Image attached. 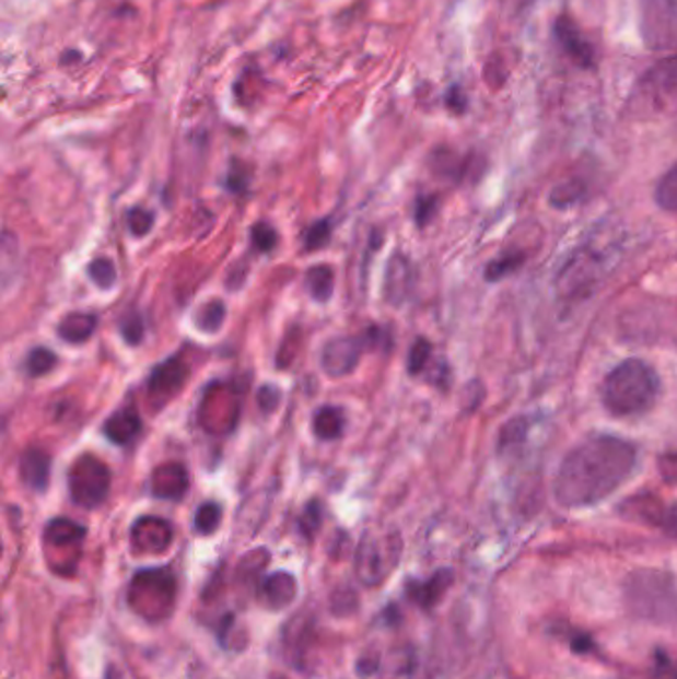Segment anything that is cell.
<instances>
[{
    "label": "cell",
    "instance_id": "6da1fadb",
    "mask_svg": "<svg viewBox=\"0 0 677 679\" xmlns=\"http://www.w3.org/2000/svg\"><path fill=\"white\" fill-rule=\"evenodd\" d=\"M638 469V449L616 435H592L576 445L555 477V499L567 508H586L616 493Z\"/></svg>",
    "mask_w": 677,
    "mask_h": 679
},
{
    "label": "cell",
    "instance_id": "7a4b0ae2",
    "mask_svg": "<svg viewBox=\"0 0 677 679\" xmlns=\"http://www.w3.org/2000/svg\"><path fill=\"white\" fill-rule=\"evenodd\" d=\"M660 377L644 360L630 358L614 367L603 384L604 408L616 418H638L656 406Z\"/></svg>",
    "mask_w": 677,
    "mask_h": 679
},
{
    "label": "cell",
    "instance_id": "3957f363",
    "mask_svg": "<svg viewBox=\"0 0 677 679\" xmlns=\"http://www.w3.org/2000/svg\"><path fill=\"white\" fill-rule=\"evenodd\" d=\"M612 250L586 243L562 262L557 274V294L564 301H581L598 289L604 277L612 269Z\"/></svg>",
    "mask_w": 677,
    "mask_h": 679
},
{
    "label": "cell",
    "instance_id": "277c9868",
    "mask_svg": "<svg viewBox=\"0 0 677 679\" xmlns=\"http://www.w3.org/2000/svg\"><path fill=\"white\" fill-rule=\"evenodd\" d=\"M175 576L167 569L138 572L129 586V606L145 620H165L175 604Z\"/></svg>",
    "mask_w": 677,
    "mask_h": 679
},
{
    "label": "cell",
    "instance_id": "5b68a950",
    "mask_svg": "<svg viewBox=\"0 0 677 679\" xmlns=\"http://www.w3.org/2000/svg\"><path fill=\"white\" fill-rule=\"evenodd\" d=\"M399 535L394 530L370 528L355 550V576L364 586H377L386 581L399 561Z\"/></svg>",
    "mask_w": 677,
    "mask_h": 679
},
{
    "label": "cell",
    "instance_id": "8992f818",
    "mask_svg": "<svg viewBox=\"0 0 677 679\" xmlns=\"http://www.w3.org/2000/svg\"><path fill=\"white\" fill-rule=\"evenodd\" d=\"M109 483L108 467L94 455L78 457L68 471V489L80 507H100L108 496Z\"/></svg>",
    "mask_w": 677,
    "mask_h": 679
},
{
    "label": "cell",
    "instance_id": "52a82bcc",
    "mask_svg": "<svg viewBox=\"0 0 677 679\" xmlns=\"http://www.w3.org/2000/svg\"><path fill=\"white\" fill-rule=\"evenodd\" d=\"M640 34L650 50H677V0H640Z\"/></svg>",
    "mask_w": 677,
    "mask_h": 679
},
{
    "label": "cell",
    "instance_id": "ba28073f",
    "mask_svg": "<svg viewBox=\"0 0 677 679\" xmlns=\"http://www.w3.org/2000/svg\"><path fill=\"white\" fill-rule=\"evenodd\" d=\"M364 344L360 338H332L330 342H326L320 354V366L324 374L330 377L348 376L354 372L360 356H362Z\"/></svg>",
    "mask_w": 677,
    "mask_h": 679
},
{
    "label": "cell",
    "instance_id": "9c48e42d",
    "mask_svg": "<svg viewBox=\"0 0 677 679\" xmlns=\"http://www.w3.org/2000/svg\"><path fill=\"white\" fill-rule=\"evenodd\" d=\"M172 540V527L163 518L143 517L131 528V545L140 552H163Z\"/></svg>",
    "mask_w": 677,
    "mask_h": 679
},
{
    "label": "cell",
    "instance_id": "30bf717a",
    "mask_svg": "<svg viewBox=\"0 0 677 679\" xmlns=\"http://www.w3.org/2000/svg\"><path fill=\"white\" fill-rule=\"evenodd\" d=\"M299 584L289 572H275L258 586V600L270 610H282L296 598Z\"/></svg>",
    "mask_w": 677,
    "mask_h": 679
},
{
    "label": "cell",
    "instance_id": "8fae6325",
    "mask_svg": "<svg viewBox=\"0 0 677 679\" xmlns=\"http://www.w3.org/2000/svg\"><path fill=\"white\" fill-rule=\"evenodd\" d=\"M19 471L24 485L31 487L33 491H44L50 481L52 457L40 447H31L22 453Z\"/></svg>",
    "mask_w": 677,
    "mask_h": 679
},
{
    "label": "cell",
    "instance_id": "7c38bea8",
    "mask_svg": "<svg viewBox=\"0 0 677 679\" xmlns=\"http://www.w3.org/2000/svg\"><path fill=\"white\" fill-rule=\"evenodd\" d=\"M187 487H189V477H187L184 465H162L151 475V493L160 499H167V501L182 499Z\"/></svg>",
    "mask_w": 677,
    "mask_h": 679
},
{
    "label": "cell",
    "instance_id": "4fadbf2b",
    "mask_svg": "<svg viewBox=\"0 0 677 679\" xmlns=\"http://www.w3.org/2000/svg\"><path fill=\"white\" fill-rule=\"evenodd\" d=\"M555 34L559 38L560 46L564 48V52L574 58L579 65L591 66L594 60V50L591 44L586 43V38L582 36L579 26L570 21L569 16H560L555 24Z\"/></svg>",
    "mask_w": 677,
    "mask_h": 679
},
{
    "label": "cell",
    "instance_id": "5bb4252c",
    "mask_svg": "<svg viewBox=\"0 0 677 679\" xmlns=\"http://www.w3.org/2000/svg\"><path fill=\"white\" fill-rule=\"evenodd\" d=\"M141 432V418L133 408H124L109 415L104 423V435L116 445H128Z\"/></svg>",
    "mask_w": 677,
    "mask_h": 679
},
{
    "label": "cell",
    "instance_id": "9a60e30c",
    "mask_svg": "<svg viewBox=\"0 0 677 679\" xmlns=\"http://www.w3.org/2000/svg\"><path fill=\"white\" fill-rule=\"evenodd\" d=\"M185 376H187V367L184 362L179 358H170L153 370L148 388L151 394H160V396L172 394L184 384Z\"/></svg>",
    "mask_w": 677,
    "mask_h": 679
},
{
    "label": "cell",
    "instance_id": "2e32d148",
    "mask_svg": "<svg viewBox=\"0 0 677 679\" xmlns=\"http://www.w3.org/2000/svg\"><path fill=\"white\" fill-rule=\"evenodd\" d=\"M97 318L90 313H70L58 324V336L68 344H82L96 332Z\"/></svg>",
    "mask_w": 677,
    "mask_h": 679
},
{
    "label": "cell",
    "instance_id": "e0dca14e",
    "mask_svg": "<svg viewBox=\"0 0 677 679\" xmlns=\"http://www.w3.org/2000/svg\"><path fill=\"white\" fill-rule=\"evenodd\" d=\"M346 430V415L345 411L336 406H324L320 410L314 413V420H312V432L323 440V442H334L338 437H342V433Z\"/></svg>",
    "mask_w": 677,
    "mask_h": 679
},
{
    "label": "cell",
    "instance_id": "ac0fdd59",
    "mask_svg": "<svg viewBox=\"0 0 677 679\" xmlns=\"http://www.w3.org/2000/svg\"><path fill=\"white\" fill-rule=\"evenodd\" d=\"M86 535V528L80 527L70 518H52L46 530H44V539L50 547H74L80 545Z\"/></svg>",
    "mask_w": 677,
    "mask_h": 679
},
{
    "label": "cell",
    "instance_id": "d6986e66",
    "mask_svg": "<svg viewBox=\"0 0 677 679\" xmlns=\"http://www.w3.org/2000/svg\"><path fill=\"white\" fill-rule=\"evenodd\" d=\"M409 282H411V269H409L408 260L404 257H394L387 265L386 272V298L394 304L404 301V296L408 294Z\"/></svg>",
    "mask_w": 677,
    "mask_h": 679
},
{
    "label": "cell",
    "instance_id": "ffe728a7",
    "mask_svg": "<svg viewBox=\"0 0 677 679\" xmlns=\"http://www.w3.org/2000/svg\"><path fill=\"white\" fill-rule=\"evenodd\" d=\"M304 286L316 302L330 301L334 292V272L326 265L312 267L304 277Z\"/></svg>",
    "mask_w": 677,
    "mask_h": 679
},
{
    "label": "cell",
    "instance_id": "44dd1931",
    "mask_svg": "<svg viewBox=\"0 0 677 679\" xmlns=\"http://www.w3.org/2000/svg\"><path fill=\"white\" fill-rule=\"evenodd\" d=\"M645 84L652 87L654 92H674L677 90V56L676 58H667L664 62L654 66L645 75Z\"/></svg>",
    "mask_w": 677,
    "mask_h": 679
},
{
    "label": "cell",
    "instance_id": "7402d4cb",
    "mask_svg": "<svg viewBox=\"0 0 677 679\" xmlns=\"http://www.w3.org/2000/svg\"><path fill=\"white\" fill-rule=\"evenodd\" d=\"M226 306L223 302L211 301L203 304L199 308V313L195 314V324L201 332L207 335H213L217 332L223 323H225Z\"/></svg>",
    "mask_w": 677,
    "mask_h": 679
},
{
    "label": "cell",
    "instance_id": "603a6c76",
    "mask_svg": "<svg viewBox=\"0 0 677 679\" xmlns=\"http://www.w3.org/2000/svg\"><path fill=\"white\" fill-rule=\"evenodd\" d=\"M87 277H90V281L96 284L97 289L109 291L118 282V270H116L114 260L100 257V259H94L87 265Z\"/></svg>",
    "mask_w": 677,
    "mask_h": 679
},
{
    "label": "cell",
    "instance_id": "cb8c5ba5",
    "mask_svg": "<svg viewBox=\"0 0 677 679\" xmlns=\"http://www.w3.org/2000/svg\"><path fill=\"white\" fill-rule=\"evenodd\" d=\"M445 586H447V583H445V572H440V574H435L431 578L430 583L409 584L408 593L411 594V598L416 602H420L421 606H430V604L437 600V596L445 590Z\"/></svg>",
    "mask_w": 677,
    "mask_h": 679
},
{
    "label": "cell",
    "instance_id": "d4e9b609",
    "mask_svg": "<svg viewBox=\"0 0 677 679\" xmlns=\"http://www.w3.org/2000/svg\"><path fill=\"white\" fill-rule=\"evenodd\" d=\"M657 206L669 213H677V163L660 179L656 187Z\"/></svg>",
    "mask_w": 677,
    "mask_h": 679
},
{
    "label": "cell",
    "instance_id": "484cf974",
    "mask_svg": "<svg viewBox=\"0 0 677 679\" xmlns=\"http://www.w3.org/2000/svg\"><path fill=\"white\" fill-rule=\"evenodd\" d=\"M58 364V358L50 348L38 346L31 350V354L26 358V372L33 377L46 376L48 372L55 370Z\"/></svg>",
    "mask_w": 677,
    "mask_h": 679
},
{
    "label": "cell",
    "instance_id": "4316f807",
    "mask_svg": "<svg viewBox=\"0 0 677 679\" xmlns=\"http://www.w3.org/2000/svg\"><path fill=\"white\" fill-rule=\"evenodd\" d=\"M332 238V225L328 219H320L316 223H312L306 233H304V250L312 253V250H320L326 247Z\"/></svg>",
    "mask_w": 677,
    "mask_h": 679
},
{
    "label": "cell",
    "instance_id": "83f0119b",
    "mask_svg": "<svg viewBox=\"0 0 677 679\" xmlns=\"http://www.w3.org/2000/svg\"><path fill=\"white\" fill-rule=\"evenodd\" d=\"M153 223H155V215L151 213L150 209L131 207L126 213V225H128V231L133 237H145L153 229Z\"/></svg>",
    "mask_w": 677,
    "mask_h": 679
},
{
    "label": "cell",
    "instance_id": "f1b7e54d",
    "mask_svg": "<svg viewBox=\"0 0 677 679\" xmlns=\"http://www.w3.org/2000/svg\"><path fill=\"white\" fill-rule=\"evenodd\" d=\"M221 523V507L217 503H203L195 513L194 525L197 532L211 535Z\"/></svg>",
    "mask_w": 677,
    "mask_h": 679
},
{
    "label": "cell",
    "instance_id": "f546056e",
    "mask_svg": "<svg viewBox=\"0 0 677 679\" xmlns=\"http://www.w3.org/2000/svg\"><path fill=\"white\" fill-rule=\"evenodd\" d=\"M320 525H323V503L311 501L302 511L301 520H299L301 532L306 539L312 540V537L320 530Z\"/></svg>",
    "mask_w": 677,
    "mask_h": 679
},
{
    "label": "cell",
    "instance_id": "4dcf8cb0",
    "mask_svg": "<svg viewBox=\"0 0 677 679\" xmlns=\"http://www.w3.org/2000/svg\"><path fill=\"white\" fill-rule=\"evenodd\" d=\"M250 243L257 248L258 253H270L279 243V235L275 231V226L269 223H257L250 226Z\"/></svg>",
    "mask_w": 677,
    "mask_h": 679
},
{
    "label": "cell",
    "instance_id": "1f68e13d",
    "mask_svg": "<svg viewBox=\"0 0 677 679\" xmlns=\"http://www.w3.org/2000/svg\"><path fill=\"white\" fill-rule=\"evenodd\" d=\"M431 352H433V348H431L430 342L425 338H418L413 342L408 356V372L411 376H418V374L425 370L428 362H430Z\"/></svg>",
    "mask_w": 677,
    "mask_h": 679
},
{
    "label": "cell",
    "instance_id": "d6a6232c",
    "mask_svg": "<svg viewBox=\"0 0 677 679\" xmlns=\"http://www.w3.org/2000/svg\"><path fill=\"white\" fill-rule=\"evenodd\" d=\"M119 332L124 336V340L129 346H138L141 342V338L145 335V326H143V318L138 313H129L121 318L119 323Z\"/></svg>",
    "mask_w": 677,
    "mask_h": 679
},
{
    "label": "cell",
    "instance_id": "836d02e7",
    "mask_svg": "<svg viewBox=\"0 0 677 679\" xmlns=\"http://www.w3.org/2000/svg\"><path fill=\"white\" fill-rule=\"evenodd\" d=\"M523 262V257L521 255H505V257H501V259L493 260L491 265H489V269H487V279L489 281H499V279H505L506 274H511L513 270H516V267Z\"/></svg>",
    "mask_w": 677,
    "mask_h": 679
},
{
    "label": "cell",
    "instance_id": "e575fe53",
    "mask_svg": "<svg viewBox=\"0 0 677 679\" xmlns=\"http://www.w3.org/2000/svg\"><path fill=\"white\" fill-rule=\"evenodd\" d=\"M435 211H437V199L433 195H421V197H418L416 209H413L418 225L423 226L425 223H430L431 216L435 215Z\"/></svg>",
    "mask_w": 677,
    "mask_h": 679
},
{
    "label": "cell",
    "instance_id": "d590c367",
    "mask_svg": "<svg viewBox=\"0 0 677 679\" xmlns=\"http://www.w3.org/2000/svg\"><path fill=\"white\" fill-rule=\"evenodd\" d=\"M280 401V391L277 386H262L258 389V406L262 411L277 410Z\"/></svg>",
    "mask_w": 677,
    "mask_h": 679
},
{
    "label": "cell",
    "instance_id": "8d00e7d4",
    "mask_svg": "<svg viewBox=\"0 0 677 679\" xmlns=\"http://www.w3.org/2000/svg\"><path fill=\"white\" fill-rule=\"evenodd\" d=\"M245 185H247V177L241 173V169H238V172L233 169V172L229 173V177H226V187H229V191L241 194V191L245 189Z\"/></svg>",
    "mask_w": 677,
    "mask_h": 679
},
{
    "label": "cell",
    "instance_id": "74e56055",
    "mask_svg": "<svg viewBox=\"0 0 677 679\" xmlns=\"http://www.w3.org/2000/svg\"><path fill=\"white\" fill-rule=\"evenodd\" d=\"M106 679H124V676H121V671L118 668L109 666L108 671H106Z\"/></svg>",
    "mask_w": 677,
    "mask_h": 679
}]
</instances>
